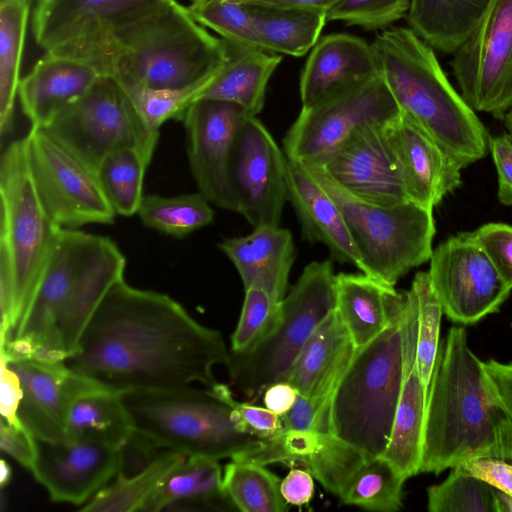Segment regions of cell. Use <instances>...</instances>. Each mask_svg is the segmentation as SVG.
I'll return each mask as SVG.
<instances>
[{"label": "cell", "instance_id": "be15d7a7", "mask_svg": "<svg viewBox=\"0 0 512 512\" xmlns=\"http://www.w3.org/2000/svg\"><path fill=\"white\" fill-rule=\"evenodd\" d=\"M501 120L507 131L512 135V107L503 115Z\"/></svg>", "mask_w": 512, "mask_h": 512}, {"label": "cell", "instance_id": "d4e9b609", "mask_svg": "<svg viewBox=\"0 0 512 512\" xmlns=\"http://www.w3.org/2000/svg\"><path fill=\"white\" fill-rule=\"evenodd\" d=\"M378 74L372 46L365 40L344 33L319 38L300 77L302 107L366 82Z\"/></svg>", "mask_w": 512, "mask_h": 512}, {"label": "cell", "instance_id": "7bdbcfd3", "mask_svg": "<svg viewBox=\"0 0 512 512\" xmlns=\"http://www.w3.org/2000/svg\"><path fill=\"white\" fill-rule=\"evenodd\" d=\"M494 487L466 472L451 468L447 478L427 489L429 512H495Z\"/></svg>", "mask_w": 512, "mask_h": 512}, {"label": "cell", "instance_id": "6f0895ef", "mask_svg": "<svg viewBox=\"0 0 512 512\" xmlns=\"http://www.w3.org/2000/svg\"><path fill=\"white\" fill-rule=\"evenodd\" d=\"M313 475L306 469L292 468L281 480L280 490L285 501L293 506L308 504L314 493Z\"/></svg>", "mask_w": 512, "mask_h": 512}, {"label": "cell", "instance_id": "6da1fadb", "mask_svg": "<svg viewBox=\"0 0 512 512\" xmlns=\"http://www.w3.org/2000/svg\"><path fill=\"white\" fill-rule=\"evenodd\" d=\"M221 333L197 322L167 294L118 281L87 323L76 351L63 363L120 391L217 383L225 365Z\"/></svg>", "mask_w": 512, "mask_h": 512}, {"label": "cell", "instance_id": "e7e4bbea", "mask_svg": "<svg viewBox=\"0 0 512 512\" xmlns=\"http://www.w3.org/2000/svg\"><path fill=\"white\" fill-rule=\"evenodd\" d=\"M27 0H0V6L16 4Z\"/></svg>", "mask_w": 512, "mask_h": 512}, {"label": "cell", "instance_id": "f6af8a7d", "mask_svg": "<svg viewBox=\"0 0 512 512\" xmlns=\"http://www.w3.org/2000/svg\"><path fill=\"white\" fill-rule=\"evenodd\" d=\"M280 318V302L262 289H245L239 321L231 336L230 351L245 353L254 349L275 331Z\"/></svg>", "mask_w": 512, "mask_h": 512}, {"label": "cell", "instance_id": "7c38bea8", "mask_svg": "<svg viewBox=\"0 0 512 512\" xmlns=\"http://www.w3.org/2000/svg\"><path fill=\"white\" fill-rule=\"evenodd\" d=\"M95 173L109 154L135 149L150 164L159 132L143 121L125 88L100 75L43 128Z\"/></svg>", "mask_w": 512, "mask_h": 512}, {"label": "cell", "instance_id": "d590c367", "mask_svg": "<svg viewBox=\"0 0 512 512\" xmlns=\"http://www.w3.org/2000/svg\"><path fill=\"white\" fill-rule=\"evenodd\" d=\"M187 456L171 451H161L142 470L126 475L118 472L113 483L96 493L81 511L133 512L141 511L166 475Z\"/></svg>", "mask_w": 512, "mask_h": 512}, {"label": "cell", "instance_id": "74e56055", "mask_svg": "<svg viewBox=\"0 0 512 512\" xmlns=\"http://www.w3.org/2000/svg\"><path fill=\"white\" fill-rule=\"evenodd\" d=\"M405 477L383 456L371 457L348 481L339 499L369 511L396 512L403 506Z\"/></svg>", "mask_w": 512, "mask_h": 512}, {"label": "cell", "instance_id": "8992f818", "mask_svg": "<svg viewBox=\"0 0 512 512\" xmlns=\"http://www.w3.org/2000/svg\"><path fill=\"white\" fill-rule=\"evenodd\" d=\"M225 60L222 39L172 0L117 33L111 76L123 87L183 88L214 78Z\"/></svg>", "mask_w": 512, "mask_h": 512}, {"label": "cell", "instance_id": "8fae6325", "mask_svg": "<svg viewBox=\"0 0 512 512\" xmlns=\"http://www.w3.org/2000/svg\"><path fill=\"white\" fill-rule=\"evenodd\" d=\"M172 0H38L36 43L46 52L89 65L111 76L116 35Z\"/></svg>", "mask_w": 512, "mask_h": 512}, {"label": "cell", "instance_id": "6125c7cd", "mask_svg": "<svg viewBox=\"0 0 512 512\" xmlns=\"http://www.w3.org/2000/svg\"><path fill=\"white\" fill-rule=\"evenodd\" d=\"M0 467H1L0 485H1V488H4L9 484V482L11 480L12 469H11L10 465L4 459L1 460Z\"/></svg>", "mask_w": 512, "mask_h": 512}, {"label": "cell", "instance_id": "7dc6e473", "mask_svg": "<svg viewBox=\"0 0 512 512\" xmlns=\"http://www.w3.org/2000/svg\"><path fill=\"white\" fill-rule=\"evenodd\" d=\"M410 0H341L327 13V21H342L366 30L386 29L406 15Z\"/></svg>", "mask_w": 512, "mask_h": 512}, {"label": "cell", "instance_id": "7a4b0ae2", "mask_svg": "<svg viewBox=\"0 0 512 512\" xmlns=\"http://www.w3.org/2000/svg\"><path fill=\"white\" fill-rule=\"evenodd\" d=\"M125 267V256L109 237L63 228L5 355L63 362L76 351L104 296L124 279Z\"/></svg>", "mask_w": 512, "mask_h": 512}, {"label": "cell", "instance_id": "bcb514c9", "mask_svg": "<svg viewBox=\"0 0 512 512\" xmlns=\"http://www.w3.org/2000/svg\"><path fill=\"white\" fill-rule=\"evenodd\" d=\"M187 7L199 24L215 31L221 38L261 49L246 4L228 0H191Z\"/></svg>", "mask_w": 512, "mask_h": 512}, {"label": "cell", "instance_id": "db71d44e", "mask_svg": "<svg viewBox=\"0 0 512 512\" xmlns=\"http://www.w3.org/2000/svg\"><path fill=\"white\" fill-rule=\"evenodd\" d=\"M489 151L498 176L497 197L501 204L512 205V135L502 133L490 137Z\"/></svg>", "mask_w": 512, "mask_h": 512}, {"label": "cell", "instance_id": "484cf974", "mask_svg": "<svg viewBox=\"0 0 512 512\" xmlns=\"http://www.w3.org/2000/svg\"><path fill=\"white\" fill-rule=\"evenodd\" d=\"M286 183L288 201L299 219L303 238L324 244L332 261L353 264L362 272V259L342 212L308 169L288 159Z\"/></svg>", "mask_w": 512, "mask_h": 512}, {"label": "cell", "instance_id": "e575fe53", "mask_svg": "<svg viewBox=\"0 0 512 512\" xmlns=\"http://www.w3.org/2000/svg\"><path fill=\"white\" fill-rule=\"evenodd\" d=\"M262 50L295 57L305 55L319 40L327 14L299 8L245 3Z\"/></svg>", "mask_w": 512, "mask_h": 512}, {"label": "cell", "instance_id": "816d5d0a", "mask_svg": "<svg viewBox=\"0 0 512 512\" xmlns=\"http://www.w3.org/2000/svg\"><path fill=\"white\" fill-rule=\"evenodd\" d=\"M486 384L492 402L503 415L508 432L512 435V361H483Z\"/></svg>", "mask_w": 512, "mask_h": 512}, {"label": "cell", "instance_id": "f546056e", "mask_svg": "<svg viewBox=\"0 0 512 512\" xmlns=\"http://www.w3.org/2000/svg\"><path fill=\"white\" fill-rule=\"evenodd\" d=\"M336 306L356 348H360L392 322L405 291H398L365 273H339L335 281Z\"/></svg>", "mask_w": 512, "mask_h": 512}, {"label": "cell", "instance_id": "44dd1931", "mask_svg": "<svg viewBox=\"0 0 512 512\" xmlns=\"http://www.w3.org/2000/svg\"><path fill=\"white\" fill-rule=\"evenodd\" d=\"M231 459L265 466L299 463L326 490L339 496L368 457L333 433L281 429Z\"/></svg>", "mask_w": 512, "mask_h": 512}, {"label": "cell", "instance_id": "3957f363", "mask_svg": "<svg viewBox=\"0 0 512 512\" xmlns=\"http://www.w3.org/2000/svg\"><path fill=\"white\" fill-rule=\"evenodd\" d=\"M481 458L512 461V435L492 402L483 361L469 348L467 331H448L435 363L425 410L420 473Z\"/></svg>", "mask_w": 512, "mask_h": 512}, {"label": "cell", "instance_id": "b9f144b4", "mask_svg": "<svg viewBox=\"0 0 512 512\" xmlns=\"http://www.w3.org/2000/svg\"><path fill=\"white\" fill-rule=\"evenodd\" d=\"M411 289L418 309L417 369L428 398L430 383L440 349V325L444 314L441 303L432 287L428 272H417Z\"/></svg>", "mask_w": 512, "mask_h": 512}, {"label": "cell", "instance_id": "4dcf8cb0", "mask_svg": "<svg viewBox=\"0 0 512 512\" xmlns=\"http://www.w3.org/2000/svg\"><path fill=\"white\" fill-rule=\"evenodd\" d=\"M221 39L225 63L199 99L235 103L249 115L256 116L263 110L268 82L282 57L258 47Z\"/></svg>", "mask_w": 512, "mask_h": 512}, {"label": "cell", "instance_id": "f1b7e54d", "mask_svg": "<svg viewBox=\"0 0 512 512\" xmlns=\"http://www.w3.org/2000/svg\"><path fill=\"white\" fill-rule=\"evenodd\" d=\"M356 350L334 309L306 341L284 382L305 397L332 396Z\"/></svg>", "mask_w": 512, "mask_h": 512}, {"label": "cell", "instance_id": "9f6ffc18", "mask_svg": "<svg viewBox=\"0 0 512 512\" xmlns=\"http://www.w3.org/2000/svg\"><path fill=\"white\" fill-rule=\"evenodd\" d=\"M0 412L2 419L9 424L23 425L18 418L22 399V387L17 374L1 358Z\"/></svg>", "mask_w": 512, "mask_h": 512}, {"label": "cell", "instance_id": "83f0119b", "mask_svg": "<svg viewBox=\"0 0 512 512\" xmlns=\"http://www.w3.org/2000/svg\"><path fill=\"white\" fill-rule=\"evenodd\" d=\"M99 76L87 64L46 52L18 87L21 107L31 127H46Z\"/></svg>", "mask_w": 512, "mask_h": 512}, {"label": "cell", "instance_id": "f5cc1de1", "mask_svg": "<svg viewBox=\"0 0 512 512\" xmlns=\"http://www.w3.org/2000/svg\"><path fill=\"white\" fill-rule=\"evenodd\" d=\"M0 448L22 467L32 471L38 452L37 439L24 425L0 424Z\"/></svg>", "mask_w": 512, "mask_h": 512}, {"label": "cell", "instance_id": "c3c4849f", "mask_svg": "<svg viewBox=\"0 0 512 512\" xmlns=\"http://www.w3.org/2000/svg\"><path fill=\"white\" fill-rule=\"evenodd\" d=\"M332 396L305 397L298 394L292 408L281 416L282 429L333 433Z\"/></svg>", "mask_w": 512, "mask_h": 512}, {"label": "cell", "instance_id": "d6a6232c", "mask_svg": "<svg viewBox=\"0 0 512 512\" xmlns=\"http://www.w3.org/2000/svg\"><path fill=\"white\" fill-rule=\"evenodd\" d=\"M182 504L236 510L224 492L219 460L187 456L166 475L141 511L157 512Z\"/></svg>", "mask_w": 512, "mask_h": 512}, {"label": "cell", "instance_id": "ffe728a7", "mask_svg": "<svg viewBox=\"0 0 512 512\" xmlns=\"http://www.w3.org/2000/svg\"><path fill=\"white\" fill-rule=\"evenodd\" d=\"M37 446L31 473L54 502L86 504L121 468V448L98 438L37 440Z\"/></svg>", "mask_w": 512, "mask_h": 512}, {"label": "cell", "instance_id": "003e7915", "mask_svg": "<svg viewBox=\"0 0 512 512\" xmlns=\"http://www.w3.org/2000/svg\"><path fill=\"white\" fill-rule=\"evenodd\" d=\"M511 326H512V324H511Z\"/></svg>", "mask_w": 512, "mask_h": 512}, {"label": "cell", "instance_id": "836d02e7", "mask_svg": "<svg viewBox=\"0 0 512 512\" xmlns=\"http://www.w3.org/2000/svg\"><path fill=\"white\" fill-rule=\"evenodd\" d=\"M490 0H410V28L433 49L453 54L469 37Z\"/></svg>", "mask_w": 512, "mask_h": 512}, {"label": "cell", "instance_id": "8d00e7d4", "mask_svg": "<svg viewBox=\"0 0 512 512\" xmlns=\"http://www.w3.org/2000/svg\"><path fill=\"white\" fill-rule=\"evenodd\" d=\"M31 0L0 6V132H11Z\"/></svg>", "mask_w": 512, "mask_h": 512}, {"label": "cell", "instance_id": "277c9868", "mask_svg": "<svg viewBox=\"0 0 512 512\" xmlns=\"http://www.w3.org/2000/svg\"><path fill=\"white\" fill-rule=\"evenodd\" d=\"M371 46L379 74L403 114L462 169L486 156L491 136L452 86L430 45L411 28L390 27Z\"/></svg>", "mask_w": 512, "mask_h": 512}, {"label": "cell", "instance_id": "03108f58", "mask_svg": "<svg viewBox=\"0 0 512 512\" xmlns=\"http://www.w3.org/2000/svg\"><path fill=\"white\" fill-rule=\"evenodd\" d=\"M228 1L245 4V3H248L250 0H228Z\"/></svg>", "mask_w": 512, "mask_h": 512}, {"label": "cell", "instance_id": "5bb4252c", "mask_svg": "<svg viewBox=\"0 0 512 512\" xmlns=\"http://www.w3.org/2000/svg\"><path fill=\"white\" fill-rule=\"evenodd\" d=\"M26 140L35 189L56 224L78 229L114 222L116 213L94 171L43 128L31 127Z\"/></svg>", "mask_w": 512, "mask_h": 512}, {"label": "cell", "instance_id": "f35d334b", "mask_svg": "<svg viewBox=\"0 0 512 512\" xmlns=\"http://www.w3.org/2000/svg\"><path fill=\"white\" fill-rule=\"evenodd\" d=\"M281 480L265 465L234 460L223 470V489L236 510L284 512L288 509L280 490Z\"/></svg>", "mask_w": 512, "mask_h": 512}, {"label": "cell", "instance_id": "9a60e30c", "mask_svg": "<svg viewBox=\"0 0 512 512\" xmlns=\"http://www.w3.org/2000/svg\"><path fill=\"white\" fill-rule=\"evenodd\" d=\"M451 67L469 106L501 120L512 107V0H490Z\"/></svg>", "mask_w": 512, "mask_h": 512}, {"label": "cell", "instance_id": "60d3db41", "mask_svg": "<svg viewBox=\"0 0 512 512\" xmlns=\"http://www.w3.org/2000/svg\"><path fill=\"white\" fill-rule=\"evenodd\" d=\"M148 166L149 163L135 149L118 150L102 160L96 175L116 214L128 217L138 213Z\"/></svg>", "mask_w": 512, "mask_h": 512}, {"label": "cell", "instance_id": "ee69618b", "mask_svg": "<svg viewBox=\"0 0 512 512\" xmlns=\"http://www.w3.org/2000/svg\"><path fill=\"white\" fill-rule=\"evenodd\" d=\"M214 78L175 89H150L141 86L124 88L145 124L152 131L159 132L167 120H182L188 108L202 96Z\"/></svg>", "mask_w": 512, "mask_h": 512}, {"label": "cell", "instance_id": "681fc988", "mask_svg": "<svg viewBox=\"0 0 512 512\" xmlns=\"http://www.w3.org/2000/svg\"><path fill=\"white\" fill-rule=\"evenodd\" d=\"M504 282L512 289V226L487 223L470 232Z\"/></svg>", "mask_w": 512, "mask_h": 512}, {"label": "cell", "instance_id": "7402d4cb", "mask_svg": "<svg viewBox=\"0 0 512 512\" xmlns=\"http://www.w3.org/2000/svg\"><path fill=\"white\" fill-rule=\"evenodd\" d=\"M1 358L21 383L22 399L18 409L21 423L37 440L66 441L67 410L82 375L63 362Z\"/></svg>", "mask_w": 512, "mask_h": 512}, {"label": "cell", "instance_id": "1f68e13d", "mask_svg": "<svg viewBox=\"0 0 512 512\" xmlns=\"http://www.w3.org/2000/svg\"><path fill=\"white\" fill-rule=\"evenodd\" d=\"M122 392L82 375L67 410L66 441L92 437L122 448L134 433Z\"/></svg>", "mask_w": 512, "mask_h": 512}, {"label": "cell", "instance_id": "94428289", "mask_svg": "<svg viewBox=\"0 0 512 512\" xmlns=\"http://www.w3.org/2000/svg\"><path fill=\"white\" fill-rule=\"evenodd\" d=\"M494 508L495 512H512V496L506 492L494 488Z\"/></svg>", "mask_w": 512, "mask_h": 512}, {"label": "cell", "instance_id": "91938a15", "mask_svg": "<svg viewBox=\"0 0 512 512\" xmlns=\"http://www.w3.org/2000/svg\"><path fill=\"white\" fill-rule=\"evenodd\" d=\"M340 1L341 0H250L249 2L283 8L306 9L327 14L328 11Z\"/></svg>", "mask_w": 512, "mask_h": 512}, {"label": "cell", "instance_id": "5b68a950", "mask_svg": "<svg viewBox=\"0 0 512 512\" xmlns=\"http://www.w3.org/2000/svg\"><path fill=\"white\" fill-rule=\"evenodd\" d=\"M0 344L20 327L61 230L43 207L30 172L26 136L0 162Z\"/></svg>", "mask_w": 512, "mask_h": 512}, {"label": "cell", "instance_id": "680465c9", "mask_svg": "<svg viewBox=\"0 0 512 512\" xmlns=\"http://www.w3.org/2000/svg\"><path fill=\"white\" fill-rule=\"evenodd\" d=\"M264 394L265 407L280 417L294 405L298 392L288 382H277L268 386Z\"/></svg>", "mask_w": 512, "mask_h": 512}, {"label": "cell", "instance_id": "cb8c5ba5", "mask_svg": "<svg viewBox=\"0 0 512 512\" xmlns=\"http://www.w3.org/2000/svg\"><path fill=\"white\" fill-rule=\"evenodd\" d=\"M389 129L408 200L433 210L461 185L462 168L402 112Z\"/></svg>", "mask_w": 512, "mask_h": 512}, {"label": "cell", "instance_id": "11a10c76", "mask_svg": "<svg viewBox=\"0 0 512 512\" xmlns=\"http://www.w3.org/2000/svg\"><path fill=\"white\" fill-rule=\"evenodd\" d=\"M460 467L492 487L512 496V464L507 461L497 458H481L466 462Z\"/></svg>", "mask_w": 512, "mask_h": 512}, {"label": "cell", "instance_id": "4316f807", "mask_svg": "<svg viewBox=\"0 0 512 512\" xmlns=\"http://www.w3.org/2000/svg\"><path fill=\"white\" fill-rule=\"evenodd\" d=\"M217 246L235 266L244 290L259 288L275 301H282L295 259L288 229L261 226L246 236L223 239Z\"/></svg>", "mask_w": 512, "mask_h": 512}, {"label": "cell", "instance_id": "30bf717a", "mask_svg": "<svg viewBox=\"0 0 512 512\" xmlns=\"http://www.w3.org/2000/svg\"><path fill=\"white\" fill-rule=\"evenodd\" d=\"M335 281L331 260L309 263L280 302L281 318L275 331L248 352L229 350L225 366L231 383L244 395L259 396L271 384L286 380L306 341L335 309Z\"/></svg>", "mask_w": 512, "mask_h": 512}, {"label": "cell", "instance_id": "9c48e42d", "mask_svg": "<svg viewBox=\"0 0 512 512\" xmlns=\"http://www.w3.org/2000/svg\"><path fill=\"white\" fill-rule=\"evenodd\" d=\"M342 212L363 263L362 273L395 286L430 260L436 232L433 210L412 201L392 206L365 203L320 168L304 165Z\"/></svg>", "mask_w": 512, "mask_h": 512}, {"label": "cell", "instance_id": "603a6c76", "mask_svg": "<svg viewBox=\"0 0 512 512\" xmlns=\"http://www.w3.org/2000/svg\"><path fill=\"white\" fill-rule=\"evenodd\" d=\"M418 309L414 291H406L402 314L404 370L389 443L383 457L405 477L420 473L427 396L416 361Z\"/></svg>", "mask_w": 512, "mask_h": 512}, {"label": "cell", "instance_id": "e0dca14e", "mask_svg": "<svg viewBox=\"0 0 512 512\" xmlns=\"http://www.w3.org/2000/svg\"><path fill=\"white\" fill-rule=\"evenodd\" d=\"M247 115L235 103L199 99L182 119L189 166L199 192L211 204L236 213L232 160L237 135Z\"/></svg>", "mask_w": 512, "mask_h": 512}, {"label": "cell", "instance_id": "f907efd6", "mask_svg": "<svg viewBox=\"0 0 512 512\" xmlns=\"http://www.w3.org/2000/svg\"><path fill=\"white\" fill-rule=\"evenodd\" d=\"M211 387L231 406L242 431L263 439L283 428L281 417L268 408L235 400L229 387L225 384L216 383Z\"/></svg>", "mask_w": 512, "mask_h": 512}, {"label": "cell", "instance_id": "ab89813d", "mask_svg": "<svg viewBox=\"0 0 512 512\" xmlns=\"http://www.w3.org/2000/svg\"><path fill=\"white\" fill-rule=\"evenodd\" d=\"M210 204L199 191L177 196L144 195L137 214L146 227L183 238L212 222Z\"/></svg>", "mask_w": 512, "mask_h": 512}, {"label": "cell", "instance_id": "52a82bcc", "mask_svg": "<svg viewBox=\"0 0 512 512\" xmlns=\"http://www.w3.org/2000/svg\"><path fill=\"white\" fill-rule=\"evenodd\" d=\"M122 401L134 433L161 450L217 460L256 447L233 409L212 387L129 390Z\"/></svg>", "mask_w": 512, "mask_h": 512}, {"label": "cell", "instance_id": "ac0fdd59", "mask_svg": "<svg viewBox=\"0 0 512 512\" xmlns=\"http://www.w3.org/2000/svg\"><path fill=\"white\" fill-rule=\"evenodd\" d=\"M287 157L256 116L239 129L232 160L238 213L253 227L279 226L288 201Z\"/></svg>", "mask_w": 512, "mask_h": 512}, {"label": "cell", "instance_id": "4fadbf2b", "mask_svg": "<svg viewBox=\"0 0 512 512\" xmlns=\"http://www.w3.org/2000/svg\"><path fill=\"white\" fill-rule=\"evenodd\" d=\"M401 110L380 74L352 88L302 107L283 138L286 157L318 166L358 130L387 124Z\"/></svg>", "mask_w": 512, "mask_h": 512}, {"label": "cell", "instance_id": "ba28073f", "mask_svg": "<svg viewBox=\"0 0 512 512\" xmlns=\"http://www.w3.org/2000/svg\"><path fill=\"white\" fill-rule=\"evenodd\" d=\"M357 348L332 396L333 433L368 458L382 456L390 440L401 393L404 353L402 314Z\"/></svg>", "mask_w": 512, "mask_h": 512}, {"label": "cell", "instance_id": "d6986e66", "mask_svg": "<svg viewBox=\"0 0 512 512\" xmlns=\"http://www.w3.org/2000/svg\"><path fill=\"white\" fill-rule=\"evenodd\" d=\"M390 123L358 130L315 167L365 203L392 206L408 201Z\"/></svg>", "mask_w": 512, "mask_h": 512}, {"label": "cell", "instance_id": "2e32d148", "mask_svg": "<svg viewBox=\"0 0 512 512\" xmlns=\"http://www.w3.org/2000/svg\"><path fill=\"white\" fill-rule=\"evenodd\" d=\"M429 261L432 287L443 313L454 323H478L498 312L511 293L470 232L440 243Z\"/></svg>", "mask_w": 512, "mask_h": 512}]
</instances>
